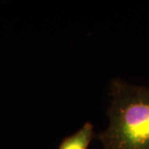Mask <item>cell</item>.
Returning <instances> with one entry per match:
<instances>
[{"label": "cell", "instance_id": "2", "mask_svg": "<svg viewBox=\"0 0 149 149\" xmlns=\"http://www.w3.org/2000/svg\"><path fill=\"white\" fill-rule=\"evenodd\" d=\"M94 137V125L86 122L78 131L63 139L58 149H88Z\"/></svg>", "mask_w": 149, "mask_h": 149}, {"label": "cell", "instance_id": "1", "mask_svg": "<svg viewBox=\"0 0 149 149\" xmlns=\"http://www.w3.org/2000/svg\"><path fill=\"white\" fill-rule=\"evenodd\" d=\"M109 96V124L97 135L103 149H149V87L114 78Z\"/></svg>", "mask_w": 149, "mask_h": 149}]
</instances>
